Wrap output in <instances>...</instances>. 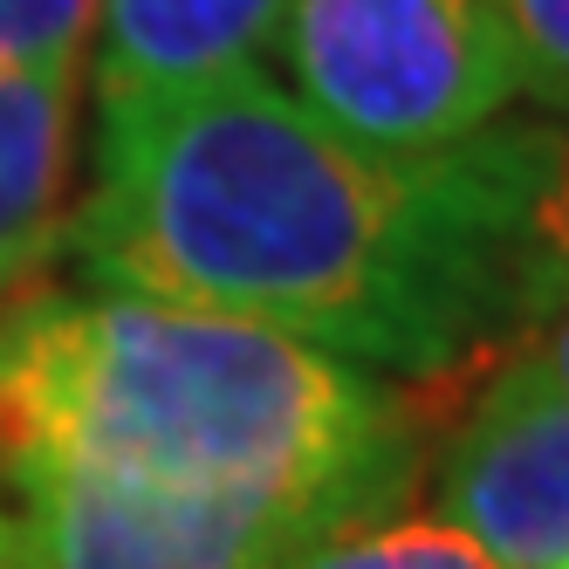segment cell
<instances>
[{
    "instance_id": "cell-1",
    "label": "cell",
    "mask_w": 569,
    "mask_h": 569,
    "mask_svg": "<svg viewBox=\"0 0 569 569\" xmlns=\"http://www.w3.org/2000/svg\"><path fill=\"white\" fill-rule=\"evenodd\" d=\"M542 158L549 117L398 158L316 124L268 69H233L97 97L69 240L110 296L261 322L385 385H446L562 296L536 233Z\"/></svg>"
},
{
    "instance_id": "cell-2",
    "label": "cell",
    "mask_w": 569,
    "mask_h": 569,
    "mask_svg": "<svg viewBox=\"0 0 569 569\" xmlns=\"http://www.w3.org/2000/svg\"><path fill=\"white\" fill-rule=\"evenodd\" d=\"M0 467H83L343 536L405 515L426 426L405 385L281 330L138 296L0 302Z\"/></svg>"
},
{
    "instance_id": "cell-3",
    "label": "cell",
    "mask_w": 569,
    "mask_h": 569,
    "mask_svg": "<svg viewBox=\"0 0 569 569\" xmlns=\"http://www.w3.org/2000/svg\"><path fill=\"white\" fill-rule=\"evenodd\" d=\"M268 76L316 124L371 151H446L521 103L495 0H281Z\"/></svg>"
},
{
    "instance_id": "cell-4",
    "label": "cell",
    "mask_w": 569,
    "mask_h": 569,
    "mask_svg": "<svg viewBox=\"0 0 569 569\" xmlns=\"http://www.w3.org/2000/svg\"><path fill=\"white\" fill-rule=\"evenodd\" d=\"M322 536L83 467H0V569H289Z\"/></svg>"
},
{
    "instance_id": "cell-5",
    "label": "cell",
    "mask_w": 569,
    "mask_h": 569,
    "mask_svg": "<svg viewBox=\"0 0 569 569\" xmlns=\"http://www.w3.org/2000/svg\"><path fill=\"white\" fill-rule=\"evenodd\" d=\"M426 487L432 515L501 569H569V398L495 357Z\"/></svg>"
},
{
    "instance_id": "cell-6",
    "label": "cell",
    "mask_w": 569,
    "mask_h": 569,
    "mask_svg": "<svg viewBox=\"0 0 569 569\" xmlns=\"http://www.w3.org/2000/svg\"><path fill=\"white\" fill-rule=\"evenodd\" d=\"M281 0H103L97 14V97L186 90L233 69H268Z\"/></svg>"
},
{
    "instance_id": "cell-7",
    "label": "cell",
    "mask_w": 569,
    "mask_h": 569,
    "mask_svg": "<svg viewBox=\"0 0 569 569\" xmlns=\"http://www.w3.org/2000/svg\"><path fill=\"white\" fill-rule=\"evenodd\" d=\"M83 69H0V289L69 233Z\"/></svg>"
},
{
    "instance_id": "cell-8",
    "label": "cell",
    "mask_w": 569,
    "mask_h": 569,
    "mask_svg": "<svg viewBox=\"0 0 569 569\" xmlns=\"http://www.w3.org/2000/svg\"><path fill=\"white\" fill-rule=\"evenodd\" d=\"M289 569H501V562L473 549L460 528H446L439 515H385L343 528V536H322Z\"/></svg>"
},
{
    "instance_id": "cell-9",
    "label": "cell",
    "mask_w": 569,
    "mask_h": 569,
    "mask_svg": "<svg viewBox=\"0 0 569 569\" xmlns=\"http://www.w3.org/2000/svg\"><path fill=\"white\" fill-rule=\"evenodd\" d=\"M103 0H0V69H83Z\"/></svg>"
},
{
    "instance_id": "cell-10",
    "label": "cell",
    "mask_w": 569,
    "mask_h": 569,
    "mask_svg": "<svg viewBox=\"0 0 569 569\" xmlns=\"http://www.w3.org/2000/svg\"><path fill=\"white\" fill-rule=\"evenodd\" d=\"M515 42L521 103H536L549 124H569V0H495Z\"/></svg>"
},
{
    "instance_id": "cell-11",
    "label": "cell",
    "mask_w": 569,
    "mask_h": 569,
    "mask_svg": "<svg viewBox=\"0 0 569 569\" xmlns=\"http://www.w3.org/2000/svg\"><path fill=\"white\" fill-rule=\"evenodd\" d=\"M536 233H542V254L556 261L562 289H569V124H549V158H542V186H536Z\"/></svg>"
},
{
    "instance_id": "cell-12",
    "label": "cell",
    "mask_w": 569,
    "mask_h": 569,
    "mask_svg": "<svg viewBox=\"0 0 569 569\" xmlns=\"http://www.w3.org/2000/svg\"><path fill=\"white\" fill-rule=\"evenodd\" d=\"M501 363H515L521 378H536V385H549V391L569 398V289L549 302V316L515 350H501Z\"/></svg>"
}]
</instances>
